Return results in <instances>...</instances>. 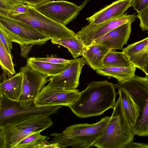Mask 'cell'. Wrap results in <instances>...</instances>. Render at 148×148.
<instances>
[{
  "mask_svg": "<svg viewBox=\"0 0 148 148\" xmlns=\"http://www.w3.org/2000/svg\"><path fill=\"white\" fill-rule=\"evenodd\" d=\"M115 89L114 84L107 80L92 82L68 107L79 118L100 115L114 108L117 94Z\"/></svg>",
  "mask_w": 148,
  "mask_h": 148,
  "instance_id": "1",
  "label": "cell"
},
{
  "mask_svg": "<svg viewBox=\"0 0 148 148\" xmlns=\"http://www.w3.org/2000/svg\"><path fill=\"white\" fill-rule=\"evenodd\" d=\"M106 116L98 122L72 125L62 133H52L53 138L49 142L58 143L63 148L71 147L74 148H89L93 146L103 135L110 119Z\"/></svg>",
  "mask_w": 148,
  "mask_h": 148,
  "instance_id": "2",
  "label": "cell"
},
{
  "mask_svg": "<svg viewBox=\"0 0 148 148\" xmlns=\"http://www.w3.org/2000/svg\"><path fill=\"white\" fill-rule=\"evenodd\" d=\"M103 135L93 145L98 148H126L133 141L132 127L125 114L121 96Z\"/></svg>",
  "mask_w": 148,
  "mask_h": 148,
  "instance_id": "3",
  "label": "cell"
},
{
  "mask_svg": "<svg viewBox=\"0 0 148 148\" xmlns=\"http://www.w3.org/2000/svg\"><path fill=\"white\" fill-rule=\"evenodd\" d=\"M114 86L127 92L139 108L138 117L132 127L134 135L148 136V76L135 75Z\"/></svg>",
  "mask_w": 148,
  "mask_h": 148,
  "instance_id": "4",
  "label": "cell"
},
{
  "mask_svg": "<svg viewBox=\"0 0 148 148\" xmlns=\"http://www.w3.org/2000/svg\"><path fill=\"white\" fill-rule=\"evenodd\" d=\"M62 105L37 106L0 97V129L10 125L38 116L49 117Z\"/></svg>",
  "mask_w": 148,
  "mask_h": 148,
  "instance_id": "5",
  "label": "cell"
},
{
  "mask_svg": "<svg viewBox=\"0 0 148 148\" xmlns=\"http://www.w3.org/2000/svg\"><path fill=\"white\" fill-rule=\"evenodd\" d=\"M49 117L38 116L10 125L0 129V148H15L22 140L53 125Z\"/></svg>",
  "mask_w": 148,
  "mask_h": 148,
  "instance_id": "6",
  "label": "cell"
},
{
  "mask_svg": "<svg viewBox=\"0 0 148 148\" xmlns=\"http://www.w3.org/2000/svg\"><path fill=\"white\" fill-rule=\"evenodd\" d=\"M24 13L9 17L27 23L51 39L75 37L73 31L65 25L57 23L43 14L35 8L29 5Z\"/></svg>",
  "mask_w": 148,
  "mask_h": 148,
  "instance_id": "7",
  "label": "cell"
},
{
  "mask_svg": "<svg viewBox=\"0 0 148 148\" xmlns=\"http://www.w3.org/2000/svg\"><path fill=\"white\" fill-rule=\"evenodd\" d=\"M0 24L12 42L20 45L41 46L51 39L27 23L12 18L0 16Z\"/></svg>",
  "mask_w": 148,
  "mask_h": 148,
  "instance_id": "8",
  "label": "cell"
},
{
  "mask_svg": "<svg viewBox=\"0 0 148 148\" xmlns=\"http://www.w3.org/2000/svg\"><path fill=\"white\" fill-rule=\"evenodd\" d=\"M34 7L43 14L65 26L74 19L81 10L75 3L64 0H49Z\"/></svg>",
  "mask_w": 148,
  "mask_h": 148,
  "instance_id": "9",
  "label": "cell"
},
{
  "mask_svg": "<svg viewBox=\"0 0 148 148\" xmlns=\"http://www.w3.org/2000/svg\"><path fill=\"white\" fill-rule=\"evenodd\" d=\"M137 16L124 14L117 18L97 24H89L83 27L76 34L85 47L90 45L95 40L104 35L114 29L126 23L134 22Z\"/></svg>",
  "mask_w": 148,
  "mask_h": 148,
  "instance_id": "10",
  "label": "cell"
},
{
  "mask_svg": "<svg viewBox=\"0 0 148 148\" xmlns=\"http://www.w3.org/2000/svg\"><path fill=\"white\" fill-rule=\"evenodd\" d=\"M23 74L22 93L18 101L21 103H32L45 84L49 81L46 76L28 66L22 67Z\"/></svg>",
  "mask_w": 148,
  "mask_h": 148,
  "instance_id": "11",
  "label": "cell"
},
{
  "mask_svg": "<svg viewBox=\"0 0 148 148\" xmlns=\"http://www.w3.org/2000/svg\"><path fill=\"white\" fill-rule=\"evenodd\" d=\"M79 93L76 89L66 90L47 85L38 94L34 103L37 106L62 105L68 107L76 100Z\"/></svg>",
  "mask_w": 148,
  "mask_h": 148,
  "instance_id": "12",
  "label": "cell"
},
{
  "mask_svg": "<svg viewBox=\"0 0 148 148\" xmlns=\"http://www.w3.org/2000/svg\"><path fill=\"white\" fill-rule=\"evenodd\" d=\"M86 64L84 58L75 59L66 69L57 75L49 77L48 86L66 90L76 89L79 85L82 69Z\"/></svg>",
  "mask_w": 148,
  "mask_h": 148,
  "instance_id": "13",
  "label": "cell"
},
{
  "mask_svg": "<svg viewBox=\"0 0 148 148\" xmlns=\"http://www.w3.org/2000/svg\"><path fill=\"white\" fill-rule=\"evenodd\" d=\"M132 23L128 22L119 26L95 40L91 45H104L111 50L114 51L122 49L123 45L127 44L130 38Z\"/></svg>",
  "mask_w": 148,
  "mask_h": 148,
  "instance_id": "14",
  "label": "cell"
},
{
  "mask_svg": "<svg viewBox=\"0 0 148 148\" xmlns=\"http://www.w3.org/2000/svg\"><path fill=\"white\" fill-rule=\"evenodd\" d=\"M132 0H117L86 18L90 24H98L123 15L132 6Z\"/></svg>",
  "mask_w": 148,
  "mask_h": 148,
  "instance_id": "15",
  "label": "cell"
},
{
  "mask_svg": "<svg viewBox=\"0 0 148 148\" xmlns=\"http://www.w3.org/2000/svg\"><path fill=\"white\" fill-rule=\"evenodd\" d=\"M4 72L1 76L0 84V96L18 101L22 93L23 74L20 72L8 77Z\"/></svg>",
  "mask_w": 148,
  "mask_h": 148,
  "instance_id": "16",
  "label": "cell"
},
{
  "mask_svg": "<svg viewBox=\"0 0 148 148\" xmlns=\"http://www.w3.org/2000/svg\"><path fill=\"white\" fill-rule=\"evenodd\" d=\"M134 66L143 71V67L148 56V37L128 45L122 49Z\"/></svg>",
  "mask_w": 148,
  "mask_h": 148,
  "instance_id": "17",
  "label": "cell"
},
{
  "mask_svg": "<svg viewBox=\"0 0 148 148\" xmlns=\"http://www.w3.org/2000/svg\"><path fill=\"white\" fill-rule=\"evenodd\" d=\"M111 50V49L104 45L91 44L85 47L83 57L86 64L96 71L102 67L103 60Z\"/></svg>",
  "mask_w": 148,
  "mask_h": 148,
  "instance_id": "18",
  "label": "cell"
},
{
  "mask_svg": "<svg viewBox=\"0 0 148 148\" xmlns=\"http://www.w3.org/2000/svg\"><path fill=\"white\" fill-rule=\"evenodd\" d=\"M73 62L68 64H57L31 60L27 59V64L33 69L50 77L61 73L67 68Z\"/></svg>",
  "mask_w": 148,
  "mask_h": 148,
  "instance_id": "19",
  "label": "cell"
},
{
  "mask_svg": "<svg viewBox=\"0 0 148 148\" xmlns=\"http://www.w3.org/2000/svg\"><path fill=\"white\" fill-rule=\"evenodd\" d=\"M136 69V67L134 66L105 67L96 70V72L100 75L107 76L109 78L114 77L116 79L118 82H122L135 76Z\"/></svg>",
  "mask_w": 148,
  "mask_h": 148,
  "instance_id": "20",
  "label": "cell"
},
{
  "mask_svg": "<svg viewBox=\"0 0 148 148\" xmlns=\"http://www.w3.org/2000/svg\"><path fill=\"white\" fill-rule=\"evenodd\" d=\"M125 116L132 127L138 117L139 109L129 94L125 91L119 89Z\"/></svg>",
  "mask_w": 148,
  "mask_h": 148,
  "instance_id": "21",
  "label": "cell"
},
{
  "mask_svg": "<svg viewBox=\"0 0 148 148\" xmlns=\"http://www.w3.org/2000/svg\"><path fill=\"white\" fill-rule=\"evenodd\" d=\"M51 42L54 44L59 45L66 48L75 59L80 56H83L85 46L77 36L59 39L53 38L51 39Z\"/></svg>",
  "mask_w": 148,
  "mask_h": 148,
  "instance_id": "22",
  "label": "cell"
},
{
  "mask_svg": "<svg viewBox=\"0 0 148 148\" xmlns=\"http://www.w3.org/2000/svg\"><path fill=\"white\" fill-rule=\"evenodd\" d=\"M134 66L128 56L125 53L123 52H118L112 50L105 56L103 60L102 68Z\"/></svg>",
  "mask_w": 148,
  "mask_h": 148,
  "instance_id": "23",
  "label": "cell"
},
{
  "mask_svg": "<svg viewBox=\"0 0 148 148\" xmlns=\"http://www.w3.org/2000/svg\"><path fill=\"white\" fill-rule=\"evenodd\" d=\"M0 64L2 70L8 77L16 74L14 64L10 54L7 51L0 40Z\"/></svg>",
  "mask_w": 148,
  "mask_h": 148,
  "instance_id": "24",
  "label": "cell"
},
{
  "mask_svg": "<svg viewBox=\"0 0 148 148\" xmlns=\"http://www.w3.org/2000/svg\"><path fill=\"white\" fill-rule=\"evenodd\" d=\"M41 132H36L26 137L18 143L15 148H35L37 145L48 138L41 135Z\"/></svg>",
  "mask_w": 148,
  "mask_h": 148,
  "instance_id": "25",
  "label": "cell"
},
{
  "mask_svg": "<svg viewBox=\"0 0 148 148\" xmlns=\"http://www.w3.org/2000/svg\"><path fill=\"white\" fill-rule=\"evenodd\" d=\"M28 8V5L25 4L14 5L6 9H0V16L9 17L12 15L20 14L26 12Z\"/></svg>",
  "mask_w": 148,
  "mask_h": 148,
  "instance_id": "26",
  "label": "cell"
},
{
  "mask_svg": "<svg viewBox=\"0 0 148 148\" xmlns=\"http://www.w3.org/2000/svg\"><path fill=\"white\" fill-rule=\"evenodd\" d=\"M27 59L33 61H43L53 63L68 64L72 62L75 60H68L64 58H58L56 57H47L46 58H41L35 57H31Z\"/></svg>",
  "mask_w": 148,
  "mask_h": 148,
  "instance_id": "27",
  "label": "cell"
},
{
  "mask_svg": "<svg viewBox=\"0 0 148 148\" xmlns=\"http://www.w3.org/2000/svg\"><path fill=\"white\" fill-rule=\"evenodd\" d=\"M140 21L139 27L143 31L148 30V4L137 15Z\"/></svg>",
  "mask_w": 148,
  "mask_h": 148,
  "instance_id": "28",
  "label": "cell"
},
{
  "mask_svg": "<svg viewBox=\"0 0 148 148\" xmlns=\"http://www.w3.org/2000/svg\"><path fill=\"white\" fill-rule=\"evenodd\" d=\"M0 40L2 42L7 51L10 54L12 49V41L5 32L2 25L0 24Z\"/></svg>",
  "mask_w": 148,
  "mask_h": 148,
  "instance_id": "29",
  "label": "cell"
},
{
  "mask_svg": "<svg viewBox=\"0 0 148 148\" xmlns=\"http://www.w3.org/2000/svg\"><path fill=\"white\" fill-rule=\"evenodd\" d=\"M26 4L24 0H0V9L5 10L14 5Z\"/></svg>",
  "mask_w": 148,
  "mask_h": 148,
  "instance_id": "30",
  "label": "cell"
},
{
  "mask_svg": "<svg viewBox=\"0 0 148 148\" xmlns=\"http://www.w3.org/2000/svg\"><path fill=\"white\" fill-rule=\"evenodd\" d=\"M148 4V0H132V6L137 12L142 10Z\"/></svg>",
  "mask_w": 148,
  "mask_h": 148,
  "instance_id": "31",
  "label": "cell"
},
{
  "mask_svg": "<svg viewBox=\"0 0 148 148\" xmlns=\"http://www.w3.org/2000/svg\"><path fill=\"white\" fill-rule=\"evenodd\" d=\"M33 45H34L32 44H24L20 45L21 49V56L27 59L28 54Z\"/></svg>",
  "mask_w": 148,
  "mask_h": 148,
  "instance_id": "32",
  "label": "cell"
},
{
  "mask_svg": "<svg viewBox=\"0 0 148 148\" xmlns=\"http://www.w3.org/2000/svg\"><path fill=\"white\" fill-rule=\"evenodd\" d=\"M127 148H148V144L144 143H134L132 142L126 147Z\"/></svg>",
  "mask_w": 148,
  "mask_h": 148,
  "instance_id": "33",
  "label": "cell"
},
{
  "mask_svg": "<svg viewBox=\"0 0 148 148\" xmlns=\"http://www.w3.org/2000/svg\"><path fill=\"white\" fill-rule=\"evenodd\" d=\"M49 0H24L26 4L34 7Z\"/></svg>",
  "mask_w": 148,
  "mask_h": 148,
  "instance_id": "34",
  "label": "cell"
},
{
  "mask_svg": "<svg viewBox=\"0 0 148 148\" xmlns=\"http://www.w3.org/2000/svg\"><path fill=\"white\" fill-rule=\"evenodd\" d=\"M143 69V71L148 76V56L146 59Z\"/></svg>",
  "mask_w": 148,
  "mask_h": 148,
  "instance_id": "35",
  "label": "cell"
}]
</instances>
